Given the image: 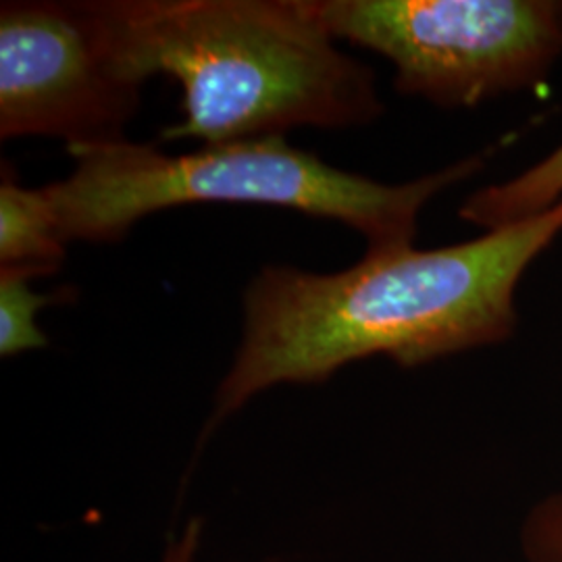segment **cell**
<instances>
[{
    "label": "cell",
    "instance_id": "obj_3",
    "mask_svg": "<svg viewBox=\"0 0 562 562\" xmlns=\"http://www.w3.org/2000/svg\"><path fill=\"white\" fill-rule=\"evenodd\" d=\"M69 178L44 186L60 240L120 241L150 213L196 202L262 204L344 223L369 250L413 246L423 206L480 171L469 157L411 183L385 186L340 171L285 136L201 146L167 155L157 144L71 146Z\"/></svg>",
    "mask_w": 562,
    "mask_h": 562
},
{
    "label": "cell",
    "instance_id": "obj_8",
    "mask_svg": "<svg viewBox=\"0 0 562 562\" xmlns=\"http://www.w3.org/2000/svg\"><path fill=\"white\" fill-rule=\"evenodd\" d=\"M34 278L21 269H0V355L4 359L44 348L48 338L38 327L36 315L44 306L71 301L76 294L74 288L38 294L30 285Z\"/></svg>",
    "mask_w": 562,
    "mask_h": 562
},
{
    "label": "cell",
    "instance_id": "obj_4",
    "mask_svg": "<svg viewBox=\"0 0 562 562\" xmlns=\"http://www.w3.org/2000/svg\"><path fill=\"white\" fill-rule=\"evenodd\" d=\"M334 41L375 50L396 90L467 109L540 80L562 53L552 0H302Z\"/></svg>",
    "mask_w": 562,
    "mask_h": 562
},
{
    "label": "cell",
    "instance_id": "obj_1",
    "mask_svg": "<svg viewBox=\"0 0 562 562\" xmlns=\"http://www.w3.org/2000/svg\"><path fill=\"white\" fill-rule=\"evenodd\" d=\"M561 232L562 201L438 250H367L338 273L265 267L244 290L240 348L206 434L278 383L325 382L373 355L417 367L508 340L522 273Z\"/></svg>",
    "mask_w": 562,
    "mask_h": 562
},
{
    "label": "cell",
    "instance_id": "obj_9",
    "mask_svg": "<svg viewBox=\"0 0 562 562\" xmlns=\"http://www.w3.org/2000/svg\"><path fill=\"white\" fill-rule=\"evenodd\" d=\"M519 548L525 562H562V492L543 496L525 513Z\"/></svg>",
    "mask_w": 562,
    "mask_h": 562
},
{
    "label": "cell",
    "instance_id": "obj_2",
    "mask_svg": "<svg viewBox=\"0 0 562 562\" xmlns=\"http://www.w3.org/2000/svg\"><path fill=\"white\" fill-rule=\"evenodd\" d=\"M121 71L181 86L162 142L217 146L378 120L373 71L344 55L302 0H92Z\"/></svg>",
    "mask_w": 562,
    "mask_h": 562
},
{
    "label": "cell",
    "instance_id": "obj_6",
    "mask_svg": "<svg viewBox=\"0 0 562 562\" xmlns=\"http://www.w3.org/2000/svg\"><path fill=\"white\" fill-rule=\"evenodd\" d=\"M67 244L44 188H23L7 165L0 181V269H21L36 278L57 273Z\"/></svg>",
    "mask_w": 562,
    "mask_h": 562
},
{
    "label": "cell",
    "instance_id": "obj_7",
    "mask_svg": "<svg viewBox=\"0 0 562 562\" xmlns=\"http://www.w3.org/2000/svg\"><path fill=\"white\" fill-rule=\"evenodd\" d=\"M562 201V144L513 180L487 186L462 204L464 222L487 232L538 217Z\"/></svg>",
    "mask_w": 562,
    "mask_h": 562
},
{
    "label": "cell",
    "instance_id": "obj_5",
    "mask_svg": "<svg viewBox=\"0 0 562 562\" xmlns=\"http://www.w3.org/2000/svg\"><path fill=\"white\" fill-rule=\"evenodd\" d=\"M140 92L104 41L92 0L2 2V140L48 136L67 148L125 140Z\"/></svg>",
    "mask_w": 562,
    "mask_h": 562
},
{
    "label": "cell",
    "instance_id": "obj_10",
    "mask_svg": "<svg viewBox=\"0 0 562 562\" xmlns=\"http://www.w3.org/2000/svg\"><path fill=\"white\" fill-rule=\"evenodd\" d=\"M201 522L192 521L181 533L178 542L171 543L162 562H194L201 546Z\"/></svg>",
    "mask_w": 562,
    "mask_h": 562
}]
</instances>
